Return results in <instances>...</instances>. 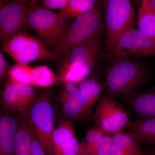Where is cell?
I'll list each match as a JSON object with an SVG mask.
<instances>
[{"label":"cell","instance_id":"obj_19","mask_svg":"<svg viewBox=\"0 0 155 155\" xmlns=\"http://www.w3.org/2000/svg\"><path fill=\"white\" fill-rule=\"evenodd\" d=\"M137 29L155 41V11L142 0L137 14Z\"/></svg>","mask_w":155,"mask_h":155},{"label":"cell","instance_id":"obj_32","mask_svg":"<svg viewBox=\"0 0 155 155\" xmlns=\"http://www.w3.org/2000/svg\"><path fill=\"white\" fill-rule=\"evenodd\" d=\"M41 0H33L32 2H31L29 4V5H28V6H35V5H36L37 3L39 2H40Z\"/></svg>","mask_w":155,"mask_h":155},{"label":"cell","instance_id":"obj_18","mask_svg":"<svg viewBox=\"0 0 155 155\" xmlns=\"http://www.w3.org/2000/svg\"><path fill=\"white\" fill-rule=\"evenodd\" d=\"M127 127L138 141L155 143V117L130 121Z\"/></svg>","mask_w":155,"mask_h":155},{"label":"cell","instance_id":"obj_20","mask_svg":"<svg viewBox=\"0 0 155 155\" xmlns=\"http://www.w3.org/2000/svg\"><path fill=\"white\" fill-rule=\"evenodd\" d=\"M96 3V0H70L56 14L63 19L76 18L93 9Z\"/></svg>","mask_w":155,"mask_h":155},{"label":"cell","instance_id":"obj_21","mask_svg":"<svg viewBox=\"0 0 155 155\" xmlns=\"http://www.w3.org/2000/svg\"><path fill=\"white\" fill-rule=\"evenodd\" d=\"M59 81L58 76L46 65L32 67L31 84L38 87H49Z\"/></svg>","mask_w":155,"mask_h":155},{"label":"cell","instance_id":"obj_35","mask_svg":"<svg viewBox=\"0 0 155 155\" xmlns=\"http://www.w3.org/2000/svg\"><path fill=\"white\" fill-rule=\"evenodd\" d=\"M137 1V2H140V3H141V1L142 0H136Z\"/></svg>","mask_w":155,"mask_h":155},{"label":"cell","instance_id":"obj_25","mask_svg":"<svg viewBox=\"0 0 155 155\" xmlns=\"http://www.w3.org/2000/svg\"><path fill=\"white\" fill-rule=\"evenodd\" d=\"M112 134H106L98 145L88 155H110Z\"/></svg>","mask_w":155,"mask_h":155},{"label":"cell","instance_id":"obj_1","mask_svg":"<svg viewBox=\"0 0 155 155\" xmlns=\"http://www.w3.org/2000/svg\"><path fill=\"white\" fill-rule=\"evenodd\" d=\"M106 69V92L129 98L149 79L150 71L143 62L122 55H109Z\"/></svg>","mask_w":155,"mask_h":155},{"label":"cell","instance_id":"obj_17","mask_svg":"<svg viewBox=\"0 0 155 155\" xmlns=\"http://www.w3.org/2000/svg\"><path fill=\"white\" fill-rule=\"evenodd\" d=\"M31 124L27 118L17 119L15 155H31Z\"/></svg>","mask_w":155,"mask_h":155},{"label":"cell","instance_id":"obj_2","mask_svg":"<svg viewBox=\"0 0 155 155\" xmlns=\"http://www.w3.org/2000/svg\"><path fill=\"white\" fill-rule=\"evenodd\" d=\"M102 55L101 36L78 46L62 61L59 72L61 80L80 83L89 77Z\"/></svg>","mask_w":155,"mask_h":155},{"label":"cell","instance_id":"obj_26","mask_svg":"<svg viewBox=\"0 0 155 155\" xmlns=\"http://www.w3.org/2000/svg\"><path fill=\"white\" fill-rule=\"evenodd\" d=\"M31 124V123H30ZM31 155H47L45 150L38 138L31 124Z\"/></svg>","mask_w":155,"mask_h":155},{"label":"cell","instance_id":"obj_6","mask_svg":"<svg viewBox=\"0 0 155 155\" xmlns=\"http://www.w3.org/2000/svg\"><path fill=\"white\" fill-rule=\"evenodd\" d=\"M2 50L19 64H27L41 59L59 61L42 41L25 30L17 32L6 41Z\"/></svg>","mask_w":155,"mask_h":155},{"label":"cell","instance_id":"obj_7","mask_svg":"<svg viewBox=\"0 0 155 155\" xmlns=\"http://www.w3.org/2000/svg\"><path fill=\"white\" fill-rule=\"evenodd\" d=\"M51 100L49 91H41L37 94L27 117L46 153L51 143L53 133L55 129Z\"/></svg>","mask_w":155,"mask_h":155},{"label":"cell","instance_id":"obj_24","mask_svg":"<svg viewBox=\"0 0 155 155\" xmlns=\"http://www.w3.org/2000/svg\"><path fill=\"white\" fill-rule=\"evenodd\" d=\"M31 72L32 67L27 64H18L9 69L8 75L13 81L31 84Z\"/></svg>","mask_w":155,"mask_h":155},{"label":"cell","instance_id":"obj_12","mask_svg":"<svg viewBox=\"0 0 155 155\" xmlns=\"http://www.w3.org/2000/svg\"><path fill=\"white\" fill-rule=\"evenodd\" d=\"M79 144L72 122L61 119L53 133L47 155H78Z\"/></svg>","mask_w":155,"mask_h":155},{"label":"cell","instance_id":"obj_15","mask_svg":"<svg viewBox=\"0 0 155 155\" xmlns=\"http://www.w3.org/2000/svg\"><path fill=\"white\" fill-rule=\"evenodd\" d=\"M17 119L4 114L0 119V155H15Z\"/></svg>","mask_w":155,"mask_h":155},{"label":"cell","instance_id":"obj_4","mask_svg":"<svg viewBox=\"0 0 155 155\" xmlns=\"http://www.w3.org/2000/svg\"><path fill=\"white\" fill-rule=\"evenodd\" d=\"M107 38L106 54L126 31L135 28V15L130 0H103Z\"/></svg>","mask_w":155,"mask_h":155},{"label":"cell","instance_id":"obj_5","mask_svg":"<svg viewBox=\"0 0 155 155\" xmlns=\"http://www.w3.org/2000/svg\"><path fill=\"white\" fill-rule=\"evenodd\" d=\"M30 28L45 43L54 46L67 32L71 24L68 19L58 17L50 9L25 6Z\"/></svg>","mask_w":155,"mask_h":155},{"label":"cell","instance_id":"obj_27","mask_svg":"<svg viewBox=\"0 0 155 155\" xmlns=\"http://www.w3.org/2000/svg\"><path fill=\"white\" fill-rule=\"evenodd\" d=\"M70 0H41L43 8L54 9L64 8Z\"/></svg>","mask_w":155,"mask_h":155},{"label":"cell","instance_id":"obj_14","mask_svg":"<svg viewBox=\"0 0 155 155\" xmlns=\"http://www.w3.org/2000/svg\"><path fill=\"white\" fill-rule=\"evenodd\" d=\"M83 105V117L88 116L105 89V84L95 78L88 77L78 85Z\"/></svg>","mask_w":155,"mask_h":155},{"label":"cell","instance_id":"obj_28","mask_svg":"<svg viewBox=\"0 0 155 155\" xmlns=\"http://www.w3.org/2000/svg\"><path fill=\"white\" fill-rule=\"evenodd\" d=\"M8 69V62L3 56L2 52H0V77L1 79H2L6 75H8V72L9 70Z\"/></svg>","mask_w":155,"mask_h":155},{"label":"cell","instance_id":"obj_3","mask_svg":"<svg viewBox=\"0 0 155 155\" xmlns=\"http://www.w3.org/2000/svg\"><path fill=\"white\" fill-rule=\"evenodd\" d=\"M103 20L98 7L75 18L67 32L53 47L52 52L59 61L65 59L78 46L97 37L101 36Z\"/></svg>","mask_w":155,"mask_h":155},{"label":"cell","instance_id":"obj_23","mask_svg":"<svg viewBox=\"0 0 155 155\" xmlns=\"http://www.w3.org/2000/svg\"><path fill=\"white\" fill-rule=\"evenodd\" d=\"M105 134L95 126L89 129L85 137L79 144L78 155H88L98 145Z\"/></svg>","mask_w":155,"mask_h":155},{"label":"cell","instance_id":"obj_10","mask_svg":"<svg viewBox=\"0 0 155 155\" xmlns=\"http://www.w3.org/2000/svg\"><path fill=\"white\" fill-rule=\"evenodd\" d=\"M112 55L155 56V41L138 29L131 28L122 34L106 56Z\"/></svg>","mask_w":155,"mask_h":155},{"label":"cell","instance_id":"obj_8","mask_svg":"<svg viewBox=\"0 0 155 155\" xmlns=\"http://www.w3.org/2000/svg\"><path fill=\"white\" fill-rule=\"evenodd\" d=\"M94 122L95 126L105 134H113L123 130L130 121L127 111L115 97L105 92L96 106Z\"/></svg>","mask_w":155,"mask_h":155},{"label":"cell","instance_id":"obj_30","mask_svg":"<svg viewBox=\"0 0 155 155\" xmlns=\"http://www.w3.org/2000/svg\"><path fill=\"white\" fill-rule=\"evenodd\" d=\"M11 1H12V2L19 3V4H21V5L25 7V6H27L29 5V4L33 0H11Z\"/></svg>","mask_w":155,"mask_h":155},{"label":"cell","instance_id":"obj_9","mask_svg":"<svg viewBox=\"0 0 155 155\" xmlns=\"http://www.w3.org/2000/svg\"><path fill=\"white\" fill-rule=\"evenodd\" d=\"M37 96L34 86L8 79L2 92V107L8 113H17L27 118Z\"/></svg>","mask_w":155,"mask_h":155},{"label":"cell","instance_id":"obj_31","mask_svg":"<svg viewBox=\"0 0 155 155\" xmlns=\"http://www.w3.org/2000/svg\"><path fill=\"white\" fill-rule=\"evenodd\" d=\"M150 7L155 11V0H147Z\"/></svg>","mask_w":155,"mask_h":155},{"label":"cell","instance_id":"obj_33","mask_svg":"<svg viewBox=\"0 0 155 155\" xmlns=\"http://www.w3.org/2000/svg\"><path fill=\"white\" fill-rule=\"evenodd\" d=\"M149 155H155V151L153 152H152Z\"/></svg>","mask_w":155,"mask_h":155},{"label":"cell","instance_id":"obj_16","mask_svg":"<svg viewBox=\"0 0 155 155\" xmlns=\"http://www.w3.org/2000/svg\"><path fill=\"white\" fill-rule=\"evenodd\" d=\"M128 100L140 119L155 117V87L136 93Z\"/></svg>","mask_w":155,"mask_h":155},{"label":"cell","instance_id":"obj_29","mask_svg":"<svg viewBox=\"0 0 155 155\" xmlns=\"http://www.w3.org/2000/svg\"><path fill=\"white\" fill-rule=\"evenodd\" d=\"M138 155V154H137ZM110 155H135L123 150L118 147L112 144Z\"/></svg>","mask_w":155,"mask_h":155},{"label":"cell","instance_id":"obj_11","mask_svg":"<svg viewBox=\"0 0 155 155\" xmlns=\"http://www.w3.org/2000/svg\"><path fill=\"white\" fill-rule=\"evenodd\" d=\"M28 27L30 26L25 6L13 2L4 3L1 0L0 37L3 44L15 34Z\"/></svg>","mask_w":155,"mask_h":155},{"label":"cell","instance_id":"obj_34","mask_svg":"<svg viewBox=\"0 0 155 155\" xmlns=\"http://www.w3.org/2000/svg\"><path fill=\"white\" fill-rule=\"evenodd\" d=\"M137 155H144L143 154V153L142 152H141V153H140L139 154H138Z\"/></svg>","mask_w":155,"mask_h":155},{"label":"cell","instance_id":"obj_22","mask_svg":"<svg viewBox=\"0 0 155 155\" xmlns=\"http://www.w3.org/2000/svg\"><path fill=\"white\" fill-rule=\"evenodd\" d=\"M138 140L129 132L123 130L112 134V144L123 150L134 155L141 153Z\"/></svg>","mask_w":155,"mask_h":155},{"label":"cell","instance_id":"obj_13","mask_svg":"<svg viewBox=\"0 0 155 155\" xmlns=\"http://www.w3.org/2000/svg\"><path fill=\"white\" fill-rule=\"evenodd\" d=\"M60 100L64 114L70 118L83 117V105L78 85L74 82H65Z\"/></svg>","mask_w":155,"mask_h":155}]
</instances>
